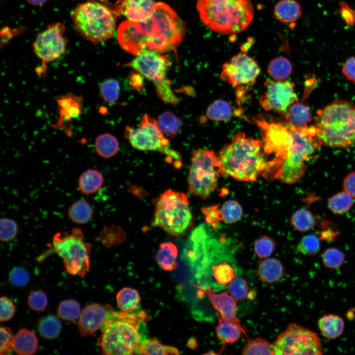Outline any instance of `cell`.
<instances>
[{
    "mask_svg": "<svg viewBox=\"0 0 355 355\" xmlns=\"http://www.w3.org/2000/svg\"><path fill=\"white\" fill-rule=\"evenodd\" d=\"M185 32V24L176 12L168 4L158 2L145 21L121 23L117 39L124 50L135 55L145 52L164 54L175 50Z\"/></svg>",
    "mask_w": 355,
    "mask_h": 355,
    "instance_id": "obj_1",
    "label": "cell"
},
{
    "mask_svg": "<svg viewBox=\"0 0 355 355\" xmlns=\"http://www.w3.org/2000/svg\"><path fill=\"white\" fill-rule=\"evenodd\" d=\"M262 142L242 132L235 135L217 155L219 174L245 181H256L267 167Z\"/></svg>",
    "mask_w": 355,
    "mask_h": 355,
    "instance_id": "obj_2",
    "label": "cell"
},
{
    "mask_svg": "<svg viewBox=\"0 0 355 355\" xmlns=\"http://www.w3.org/2000/svg\"><path fill=\"white\" fill-rule=\"evenodd\" d=\"M146 312L128 313L113 310L108 312L98 340L102 354L126 355L137 354L142 341L141 324L147 320Z\"/></svg>",
    "mask_w": 355,
    "mask_h": 355,
    "instance_id": "obj_3",
    "label": "cell"
},
{
    "mask_svg": "<svg viewBox=\"0 0 355 355\" xmlns=\"http://www.w3.org/2000/svg\"><path fill=\"white\" fill-rule=\"evenodd\" d=\"M321 144L348 148L355 144V106L336 100L318 111L315 126Z\"/></svg>",
    "mask_w": 355,
    "mask_h": 355,
    "instance_id": "obj_4",
    "label": "cell"
},
{
    "mask_svg": "<svg viewBox=\"0 0 355 355\" xmlns=\"http://www.w3.org/2000/svg\"><path fill=\"white\" fill-rule=\"evenodd\" d=\"M197 9L208 28L225 35L245 30L254 14L250 0H198Z\"/></svg>",
    "mask_w": 355,
    "mask_h": 355,
    "instance_id": "obj_5",
    "label": "cell"
},
{
    "mask_svg": "<svg viewBox=\"0 0 355 355\" xmlns=\"http://www.w3.org/2000/svg\"><path fill=\"white\" fill-rule=\"evenodd\" d=\"M71 15L76 31L94 44L112 36L118 16L114 10L93 0L78 4Z\"/></svg>",
    "mask_w": 355,
    "mask_h": 355,
    "instance_id": "obj_6",
    "label": "cell"
},
{
    "mask_svg": "<svg viewBox=\"0 0 355 355\" xmlns=\"http://www.w3.org/2000/svg\"><path fill=\"white\" fill-rule=\"evenodd\" d=\"M193 215L186 195L168 189L158 198L152 224L176 237L182 235L190 227Z\"/></svg>",
    "mask_w": 355,
    "mask_h": 355,
    "instance_id": "obj_7",
    "label": "cell"
},
{
    "mask_svg": "<svg viewBox=\"0 0 355 355\" xmlns=\"http://www.w3.org/2000/svg\"><path fill=\"white\" fill-rule=\"evenodd\" d=\"M55 252L62 259L65 270L71 275L84 276L90 267V245L85 241L79 228L70 233L57 232L52 239Z\"/></svg>",
    "mask_w": 355,
    "mask_h": 355,
    "instance_id": "obj_8",
    "label": "cell"
},
{
    "mask_svg": "<svg viewBox=\"0 0 355 355\" xmlns=\"http://www.w3.org/2000/svg\"><path fill=\"white\" fill-rule=\"evenodd\" d=\"M125 137L132 146L142 151H157L165 154L170 162L179 168L181 166V157L171 148L166 139L159 128L157 121L148 114L143 115L137 128L126 127Z\"/></svg>",
    "mask_w": 355,
    "mask_h": 355,
    "instance_id": "obj_9",
    "label": "cell"
},
{
    "mask_svg": "<svg viewBox=\"0 0 355 355\" xmlns=\"http://www.w3.org/2000/svg\"><path fill=\"white\" fill-rule=\"evenodd\" d=\"M191 165L187 178L190 194L206 199L217 186L219 173L217 155L210 150L198 148L191 153Z\"/></svg>",
    "mask_w": 355,
    "mask_h": 355,
    "instance_id": "obj_10",
    "label": "cell"
},
{
    "mask_svg": "<svg viewBox=\"0 0 355 355\" xmlns=\"http://www.w3.org/2000/svg\"><path fill=\"white\" fill-rule=\"evenodd\" d=\"M275 355H320L323 354L316 332L296 323L289 324L273 344Z\"/></svg>",
    "mask_w": 355,
    "mask_h": 355,
    "instance_id": "obj_11",
    "label": "cell"
},
{
    "mask_svg": "<svg viewBox=\"0 0 355 355\" xmlns=\"http://www.w3.org/2000/svg\"><path fill=\"white\" fill-rule=\"evenodd\" d=\"M260 72L255 61L246 54L240 52L222 66L221 78L236 88L238 102L251 89Z\"/></svg>",
    "mask_w": 355,
    "mask_h": 355,
    "instance_id": "obj_12",
    "label": "cell"
},
{
    "mask_svg": "<svg viewBox=\"0 0 355 355\" xmlns=\"http://www.w3.org/2000/svg\"><path fill=\"white\" fill-rule=\"evenodd\" d=\"M294 84L286 80H269L264 83V92L259 98L261 107L266 111H274L284 116L288 108L298 102Z\"/></svg>",
    "mask_w": 355,
    "mask_h": 355,
    "instance_id": "obj_13",
    "label": "cell"
},
{
    "mask_svg": "<svg viewBox=\"0 0 355 355\" xmlns=\"http://www.w3.org/2000/svg\"><path fill=\"white\" fill-rule=\"evenodd\" d=\"M65 26L62 23L49 25L40 33L33 43L36 55L45 64L62 57L65 53L67 39L64 36Z\"/></svg>",
    "mask_w": 355,
    "mask_h": 355,
    "instance_id": "obj_14",
    "label": "cell"
},
{
    "mask_svg": "<svg viewBox=\"0 0 355 355\" xmlns=\"http://www.w3.org/2000/svg\"><path fill=\"white\" fill-rule=\"evenodd\" d=\"M171 65V61L167 56L154 52L137 54L127 65L153 82L155 86L168 80L167 72Z\"/></svg>",
    "mask_w": 355,
    "mask_h": 355,
    "instance_id": "obj_15",
    "label": "cell"
},
{
    "mask_svg": "<svg viewBox=\"0 0 355 355\" xmlns=\"http://www.w3.org/2000/svg\"><path fill=\"white\" fill-rule=\"evenodd\" d=\"M112 308L108 304L96 303L86 306L81 312L78 320L80 336L84 337L92 335L101 328Z\"/></svg>",
    "mask_w": 355,
    "mask_h": 355,
    "instance_id": "obj_16",
    "label": "cell"
},
{
    "mask_svg": "<svg viewBox=\"0 0 355 355\" xmlns=\"http://www.w3.org/2000/svg\"><path fill=\"white\" fill-rule=\"evenodd\" d=\"M155 3L154 0H118L114 11L127 20L143 22L149 17Z\"/></svg>",
    "mask_w": 355,
    "mask_h": 355,
    "instance_id": "obj_17",
    "label": "cell"
},
{
    "mask_svg": "<svg viewBox=\"0 0 355 355\" xmlns=\"http://www.w3.org/2000/svg\"><path fill=\"white\" fill-rule=\"evenodd\" d=\"M214 308L219 313L220 318L235 322L241 326L237 317L236 299L227 291L219 293L212 292L211 290H204Z\"/></svg>",
    "mask_w": 355,
    "mask_h": 355,
    "instance_id": "obj_18",
    "label": "cell"
},
{
    "mask_svg": "<svg viewBox=\"0 0 355 355\" xmlns=\"http://www.w3.org/2000/svg\"><path fill=\"white\" fill-rule=\"evenodd\" d=\"M59 119L55 125L62 126L65 123L78 118L83 111V98L72 93L57 97Z\"/></svg>",
    "mask_w": 355,
    "mask_h": 355,
    "instance_id": "obj_19",
    "label": "cell"
},
{
    "mask_svg": "<svg viewBox=\"0 0 355 355\" xmlns=\"http://www.w3.org/2000/svg\"><path fill=\"white\" fill-rule=\"evenodd\" d=\"M12 346L14 352L18 355H30L36 352L38 340L33 331L24 328L14 336Z\"/></svg>",
    "mask_w": 355,
    "mask_h": 355,
    "instance_id": "obj_20",
    "label": "cell"
},
{
    "mask_svg": "<svg viewBox=\"0 0 355 355\" xmlns=\"http://www.w3.org/2000/svg\"><path fill=\"white\" fill-rule=\"evenodd\" d=\"M276 18L284 23L297 21L302 15L300 4L295 0H281L275 5L274 10Z\"/></svg>",
    "mask_w": 355,
    "mask_h": 355,
    "instance_id": "obj_21",
    "label": "cell"
},
{
    "mask_svg": "<svg viewBox=\"0 0 355 355\" xmlns=\"http://www.w3.org/2000/svg\"><path fill=\"white\" fill-rule=\"evenodd\" d=\"M318 325L322 336L331 340L342 335L345 322L341 317L331 314L321 317L318 320Z\"/></svg>",
    "mask_w": 355,
    "mask_h": 355,
    "instance_id": "obj_22",
    "label": "cell"
},
{
    "mask_svg": "<svg viewBox=\"0 0 355 355\" xmlns=\"http://www.w3.org/2000/svg\"><path fill=\"white\" fill-rule=\"evenodd\" d=\"M104 178L97 170L89 169L84 171L78 179V188L83 195L88 196L97 192L103 186Z\"/></svg>",
    "mask_w": 355,
    "mask_h": 355,
    "instance_id": "obj_23",
    "label": "cell"
},
{
    "mask_svg": "<svg viewBox=\"0 0 355 355\" xmlns=\"http://www.w3.org/2000/svg\"><path fill=\"white\" fill-rule=\"evenodd\" d=\"M178 249L173 243H161L155 255V259L161 268L166 271H172L177 266Z\"/></svg>",
    "mask_w": 355,
    "mask_h": 355,
    "instance_id": "obj_24",
    "label": "cell"
},
{
    "mask_svg": "<svg viewBox=\"0 0 355 355\" xmlns=\"http://www.w3.org/2000/svg\"><path fill=\"white\" fill-rule=\"evenodd\" d=\"M257 272L261 281L271 284L277 282L282 278L284 269L282 263L278 259L270 258L261 262Z\"/></svg>",
    "mask_w": 355,
    "mask_h": 355,
    "instance_id": "obj_25",
    "label": "cell"
},
{
    "mask_svg": "<svg viewBox=\"0 0 355 355\" xmlns=\"http://www.w3.org/2000/svg\"><path fill=\"white\" fill-rule=\"evenodd\" d=\"M242 333L246 334L242 326L221 318L219 319L216 327V334L217 338L223 343L232 344L237 342Z\"/></svg>",
    "mask_w": 355,
    "mask_h": 355,
    "instance_id": "obj_26",
    "label": "cell"
},
{
    "mask_svg": "<svg viewBox=\"0 0 355 355\" xmlns=\"http://www.w3.org/2000/svg\"><path fill=\"white\" fill-rule=\"evenodd\" d=\"M137 354L156 355L180 354L179 350L177 348L163 345L154 337H151L141 341L138 345Z\"/></svg>",
    "mask_w": 355,
    "mask_h": 355,
    "instance_id": "obj_27",
    "label": "cell"
},
{
    "mask_svg": "<svg viewBox=\"0 0 355 355\" xmlns=\"http://www.w3.org/2000/svg\"><path fill=\"white\" fill-rule=\"evenodd\" d=\"M118 308L124 312H134L139 307L141 296L138 291L130 287L121 289L116 296Z\"/></svg>",
    "mask_w": 355,
    "mask_h": 355,
    "instance_id": "obj_28",
    "label": "cell"
},
{
    "mask_svg": "<svg viewBox=\"0 0 355 355\" xmlns=\"http://www.w3.org/2000/svg\"><path fill=\"white\" fill-rule=\"evenodd\" d=\"M284 116L286 121L298 128L307 126L311 120V114L308 106L297 102L288 108Z\"/></svg>",
    "mask_w": 355,
    "mask_h": 355,
    "instance_id": "obj_29",
    "label": "cell"
},
{
    "mask_svg": "<svg viewBox=\"0 0 355 355\" xmlns=\"http://www.w3.org/2000/svg\"><path fill=\"white\" fill-rule=\"evenodd\" d=\"M93 214L92 207L84 199L74 202L68 210L69 218L73 222L77 224L87 223L92 218Z\"/></svg>",
    "mask_w": 355,
    "mask_h": 355,
    "instance_id": "obj_30",
    "label": "cell"
},
{
    "mask_svg": "<svg viewBox=\"0 0 355 355\" xmlns=\"http://www.w3.org/2000/svg\"><path fill=\"white\" fill-rule=\"evenodd\" d=\"M97 153L104 158H110L115 155L119 149L117 139L112 135L104 133L99 135L95 141Z\"/></svg>",
    "mask_w": 355,
    "mask_h": 355,
    "instance_id": "obj_31",
    "label": "cell"
},
{
    "mask_svg": "<svg viewBox=\"0 0 355 355\" xmlns=\"http://www.w3.org/2000/svg\"><path fill=\"white\" fill-rule=\"evenodd\" d=\"M290 221L296 230L304 232L313 229L317 225L318 219L309 210L301 208L293 213Z\"/></svg>",
    "mask_w": 355,
    "mask_h": 355,
    "instance_id": "obj_32",
    "label": "cell"
},
{
    "mask_svg": "<svg viewBox=\"0 0 355 355\" xmlns=\"http://www.w3.org/2000/svg\"><path fill=\"white\" fill-rule=\"evenodd\" d=\"M292 66L290 61L284 57H278L268 65L269 74L276 80H284L292 73Z\"/></svg>",
    "mask_w": 355,
    "mask_h": 355,
    "instance_id": "obj_33",
    "label": "cell"
},
{
    "mask_svg": "<svg viewBox=\"0 0 355 355\" xmlns=\"http://www.w3.org/2000/svg\"><path fill=\"white\" fill-rule=\"evenodd\" d=\"M125 238V232L119 227L105 226L100 232L97 237V240L104 246L111 248L121 244Z\"/></svg>",
    "mask_w": 355,
    "mask_h": 355,
    "instance_id": "obj_34",
    "label": "cell"
},
{
    "mask_svg": "<svg viewBox=\"0 0 355 355\" xmlns=\"http://www.w3.org/2000/svg\"><path fill=\"white\" fill-rule=\"evenodd\" d=\"M61 324L57 317L47 315L39 321L37 329L39 333L47 339H54L58 337L61 331Z\"/></svg>",
    "mask_w": 355,
    "mask_h": 355,
    "instance_id": "obj_35",
    "label": "cell"
},
{
    "mask_svg": "<svg viewBox=\"0 0 355 355\" xmlns=\"http://www.w3.org/2000/svg\"><path fill=\"white\" fill-rule=\"evenodd\" d=\"M206 114L213 120L220 121L229 119L233 114L232 106L223 100L214 101L208 107Z\"/></svg>",
    "mask_w": 355,
    "mask_h": 355,
    "instance_id": "obj_36",
    "label": "cell"
},
{
    "mask_svg": "<svg viewBox=\"0 0 355 355\" xmlns=\"http://www.w3.org/2000/svg\"><path fill=\"white\" fill-rule=\"evenodd\" d=\"M157 124L163 134L173 137L178 134L181 125V121L173 113L166 111L159 116Z\"/></svg>",
    "mask_w": 355,
    "mask_h": 355,
    "instance_id": "obj_37",
    "label": "cell"
},
{
    "mask_svg": "<svg viewBox=\"0 0 355 355\" xmlns=\"http://www.w3.org/2000/svg\"><path fill=\"white\" fill-rule=\"evenodd\" d=\"M353 204V197L345 191L340 192L328 201V207L333 213L341 214L349 210Z\"/></svg>",
    "mask_w": 355,
    "mask_h": 355,
    "instance_id": "obj_38",
    "label": "cell"
},
{
    "mask_svg": "<svg viewBox=\"0 0 355 355\" xmlns=\"http://www.w3.org/2000/svg\"><path fill=\"white\" fill-rule=\"evenodd\" d=\"M242 355H275L273 345L261 338L250 340L243 348Z\"/></svg>",
    "mask_w": 355,
    "mask_h": 355,
    "instance_id": "obj_39",
    "label": "cell"
},
{
    "mask_svg": "<svg viewBox=\"0 0 355 355\" xmlns=\"http://www.w3.org/2000/svg\"><path fill=\"white\" fill-rule=\"evenodd\" d=\"M222 221L228 223H234L243 216V211L241 205L237 201L230 200L226 201L220 208Z\"/></svg>",
    "mask_w": 355,
    "mask_h": 355,
    "instance_id": "obj_40",
    "label": "cell"
},
{
    "mask_svg": "<svg viewBox=\"0 0 355 355\" xmlns=\"http://www.w3.org/2000/svg\"><path fill=\"white\" fill-rule=\"evenodd\" d=\"M80 306L75 300L69 299L62 301L57 308V314L62 320L73 321L79 317Z\"/></svg>",
    "mask_w": 355,
    "mask_h": 355,
    "instance_id": "obj_41",
    "label": "cell"
},
{
    "mask_svg": "<svg viewBox=\"0 0 355 355\" xmlns=\"http://www.w3.org/2000/svg\"><path fill=\"white\" fill-rule=\"evenodd\" d=\"M100 92L102 98L105 102L113 104L117 101L119 96V83L115 79H106L101 84Z\"/></svg>",
    "mask_w": 355,
    "mask_h": 355,
    "instance_id": "obj_42",
    "label": "cell"
},
{
    "mask_svg": "<svg viewBox=\"0 0 355 355\" xmlns=\"http://www.w3.org/2000/svg\"><path fill=\"white\" fill-rule=\"evenodd\" d=\"M345 254L341 250L334 248H327L322 256L323 265L331 269L339 268L343 264Z\"/></svg>",
    "mask_w": 355,
    "mask_h": 355,
    "instance_id": "obj_43",
    "label": "cell"
},
{
    "mask_svg": "<svg viewBox=\"0 0 355 355\" xmlns=\"http://www.w3.org/2000/svg\"><path fill=\"white\" fill-rule=\"evenodd\" d=\"M320 239L316 235L309 234L304 236L297 246V250L306 255L317 254L320 249Z\"/></svg>",
    "mask_w": 355,
    "mask_h": 355,
    "instance_id": "obj_44",
    "label": "cell"
},
{
    "mask_svg": "<svg viewBox=\"0 0 355 355\" xmlns=\"http://www.w3.org/2000/svg\"><path fill=\"white\" fill-rule=\"evenodd\" d=\"M213 276L218 284L223 285L230 283L235 278L233 267L226 262L215 266L213 269Z\"/></svg>",
    "mask_w": 355,
    "mask_h": 355,
    "instance_id": "obj_45",
    "label": "cell"
},
{
    "mask_svg": "<svg viewBox=\"0 0 355 355\" xmlns=\"http://www.w3.org/2000/svg\"><path fill=\"white\" fill-rule=\"evenodd\" d=\"M0 239L1 242H7L12 241L18 233L16 222L11 218L2 217L0 220Z\"/></svg>",
    "mask_w": 355,
    "mask_h": 355,
    "instance_id": "obj_46",
    "label": "cell"
},
{
    "mask_svg": "<svg viewBox=\"0 0 355 355\" xmlns=\"http://www.w3.org/2000/svg\"><path fill=\"white\" fill-rule=\"evenodd\" d=\"M275 248V242L266 236L260 237L254 244L255 253L260 258H266L270 256L274 251Z\"/></svg>",
    "mask_w": 355,
    "mask_h": 355,
    "instance_id": "obj_47",
    "label": "cell"
},
{
    "mask_svg": "<svg viewBox=\"0 0 355 355\" xmlns=\"http://www.w3.org/2000/svg\"><path fill=\"white\" fill-rule=\"evenodd\" d=\"M228 292L237 300H243L248 295V287L243 278H235L228 285Z\"/></svg>",
    "mask_w": 355,
    "mask_h": 355,
    "instance_id": "obj_48",
    "label": "cell"
},
{
    "mask_svg": "<svg viewBox=\"0 0 355 355\" xmlns=\"http://www.w3.org/2000/svg\"><path fill=\"white\" fill-rule=\"evenodd\" d=\"M48 304L47 296L41 289L31 291L28 298V305L34 311H43Z\"/></svg>",
    "mask_w": 355,
    "mask_h": 355,
    "instance_id": "obj_49",
    "label": "cell"
},
{
    "mask_svg": "<svg viewBox=\"0 0 355 355\" xmlns=\"http://www.w3.org/2000/svg\"><path fill=\"white\" fill-rule=\"evenodd\" d=\"M30 275L24 268L17 266L13 268L9 274L10 283L16 286L20 287L27 284L30 281Z\"/></svg>",
    "mask_w": 355,
    "mask_h": 355,
    "instance_id": "obj_50",
    "label": "cell"
},
{
    "mask_svg": "<svg viewBox=\"0 0 355 355\" xmlns=\"http://www.w3.org/2000/svg\"><path fill=\"white\" fill-rule=\"evenodd\" d=\"M206 221L213 229H216L219 223L222 221L220 208L218 205L203 208L201 210Z\"/></svg>",
    "mask_w": 355,
    "mask_h": 355,
    "instance_id": "obj_51",
    "label": "cell"
},
{
    "mask_svg": "<svg viewBox=\"0 0 355 355\" xmlns=\"http://www.w3.org/2000/svg\"><path fill=\"white\" fill-rule=\"evenodd\" d=\"M0 354L9 355L11 353L14 336L8 327L1 326L0 329Z\"/></svg>",
    "mask_w": 355,
    "mask_h": 355,
    "instance_id": "obj_52",
    "label": "cell"
},
{
    "mask_svg": "<svg viewBox=\"0 0 355 355\" xmlns=\"http://www.w3.org/2000/svg\"><path fill=\"white\" fill-rule=\"evenodd\" d=\"M0 320L5 321L11 319L15 311V306L13 302L7 297L3 296L0 299Z\"/></svg>",
    "mask_w": 355,
    "mask_h": 355,
    "instance_id": "obj_53",
    "label": "cell"
},
{
    "mask_svg": "<svg viewBox=\"0 0 355 355\" xmlns=\"http://www.w3.org/2000/svg\"><path fill=\"white\" fill-rule=\"evenodd\" d=\"M338 12L349 27L355 24V9H353L344 1L340 3Z\"/></svg>",
    "mask_w": 355,
    "mask_h": 355,
    "instance_id": "obj_54",
    "label": "cell"
},
{
    "mask_svg": "<svg viewBox=\"0 0 355 355\" xmlns=\"http://www.w3.org/2000/svg\"><path fill=\"white\" fill-rule=\"evenodd\" d=\"M343 74L349 80L355 82V57L348 58L342 69Z\"/></svg>",
    "mask_w": 355,
    "mask_h": 355,
    "instance_id": "obj_55",
    "label": "cell"
},
{
    "mask_svg": "<svg viewBox=\"0 0 355 355\" xmlns=\"http://www.w3.org/2000/svg\"><path fill=\"white\" fill-rule=\"evenodd\" d=\"M343 188L344 191L355 198V172L350 173L345 178Z\"/></svg>",
    "mask_w": 355,
    "mask_h": 355,
    "instance_id": "obj_56",
    "label": "cell"
},
{
    "mask_svg": "<svg viewBox=\"0 0 355 355\" xmlns=\"http://www.w3.org/2000/svg\"><path fill=\"white\" fill-rule=\"evenodd\" d=\"M138 74H134L132 78V83L135 88L139 89L142 87V79L141 76L138 75Z\"/></svg>",
    "mask_w": 355,
    "mask_h": 355,
    "instance_id": "obj_57",
    "label": "cell"
},
{
    "mask_svg": "<svg viewBox=\"0 0 355 355\" xmlns=\"http://www.w3.org/2000/svg\"><path fill=\"white\" fill-rule=\"evenodd\" d=\"M47 0H27L31 4L34 5H40L45 3Z\"/></svg>",
    "mask_w": 355,
    "mask_h": 355,
    "instance_id": "obj_58",
    "label": "cell"
}]
</instances>
